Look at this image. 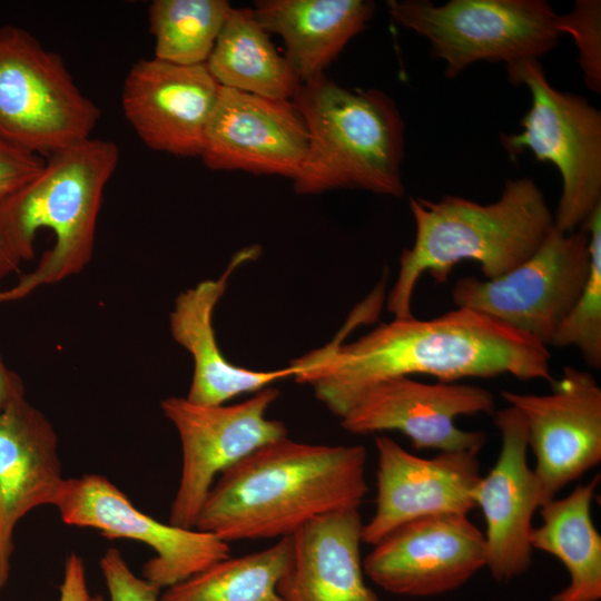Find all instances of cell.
Returning a JSON list of instances; mask_svg holds the SVG:
<instances>
[{"label": "cell", "instance_id": "6da1fadb", "mask_svg": "<svg viewBox=\"0 0 601 601\" xmlns=\"http://www.w3.org/2000/svg\"><path fill=\"white\" fill-rule=\"evenodd\" d=\"M342 337L292 362L294 378L309 384L339 418L367 388L395 377L428 375L453 383L510 374L521 381L555 380L545 345L469 308L430 319L393 318L344 345Z\"/></svg>", "mask_w": 601, "mask_h": 601}, {"label": "cell", "instance_id": "7a4b0ae2", "mask_svg": "<svg viewBox=\"0 0 601 601\" xmlns=\"http://www.w3.org/2000/svg\"><path fill=\"white\" fill-rule=\"evenodd\" d=\"M366 462L363 445L269 442L219 474L195 529L228 543L289 538L315 518L358 510Z\"/></svg>", "mask_w": 601, "mask_h": 601}, {"label": "cell", "instance_id": "3957f363", "mask_svg": "<svg viewBox=\"0 0 601 601\" xmlns=\"http://www.w3.org/2000/svg\"><path fill=\"white\" fill-rule=\"evenodd\" d=\"M410 209L414 243L401 254L387 297L394 318L413 316V293L423 274L445 283L460 262L473 260L486 279L496 278L530 257L554 226L543 193L528 177L508 179L500 197L489 204L453 195L439 200L411 197Z\"/></svg>", "mask_w": 601, "mask_h": 601}, {"label": "cell", "instance_id": "277c9868", "mask_svg": "<svg viewBox=\"0 0 601 601\" xmlns=\"http://www.w3.org/2000/svg\"><path fill=\"white\" fill-rule=\"evenodd\" d=\"M118 160L115 142L87 138L50 155L40 173L0 205V226L22 260L33 258L39 229L55 237L32 272L0 289V304L22 299L89 264L104 190Z\"/></svg>", "mask_w": 601, "mask_h": 601}, {"label": "cell", "instance_id": "5b68a950", "mask_svg": "<svg viewBox=\"0 0 601 601\" xmlns=\"http://www.w3.org/2000/svg\"><path fill=\"white\" fill-rule=\"evenodd\" d=\"M292 101L308 131L293 179L300 195L349 188L402 197L404 121L378 89H348L322 75L300 83Z\"/></svg>", "mask_w": 601, "mask_h": 601}, {"label": "cell", "instance_id": "8992f818", "mask_svg": "<svg viewBox=\"0 0 601 601\" xmlns=\"http://www.w3.org/2000/svg\"><path fill=\"white\" fill-rule=\"evenodd\" d=\"M509 81L525 86L531 106L521 131L503 135L510 156L531 151L549 161L561 176L554 226L564 233L582 228L601 205V112L583 96L561 91L548 80L539 59L505 66Z\"/></svg>", "mask_w": 601, "mask_h": 601}, {"label": "cell", "instance_id": "52a82bcc", "mask_svg": "<svg viewBox=\"0 0 601 601\" xmlns=\"http://www.w3.org/2000/svg\"><path fill=\"white\" fill-rule=\"evenodd\" d=\"M391 17L428 40L454 78L477 61L505 66L539 59L560 37L558 14L544 0H390Z\"/></svg>", "mask_w": 601, "mask_h": 601}, {"label": "cell", "instance_id": "ba28073f", "mask_svg": "<svg viewBox=\"0 0 601 601\" xmlns=\"http://www.w3.org/2000/svg\"><path fill=\"white\" fill-rule=\"evenodd\" d=\"M99 117L58 53L21 28H0V140L50 156L90 138Z\"/></svg>", "mask_w": 601, "mask_h": 601}, {"label": "cell", "instance_id": "9c48e42d", "mask_svg": "<svg viewBox=\"0 0 601 601\" xmlns=\"http://www.w3.org/2000/svg\"><path fill=\"white\" fill-rule=\"evenodd\" d=\"M589 270L588 231L564 233L553 226L523 263L492 279L460 278L451 297L455 307L484 314L548 347L578 299Z\"/></svg>", "mask_w": 601, "mask_h": 601}, {"label": "cell", "instance_id": "30bf717a", "mask_svg": "<svg viewBox=\"0 0 601 601\" xmlns=\"http://www.w3.org/2000/svg\"><path fill=\"white\" fill-rule=\"evenodd\" d=\"M278 396L279 391L268 386L234 405H199L178 396L160 402L181 444V472L170 524L195 529L216 477L260 446L287 436L282 421L266 416Z\"/></svg>", "mask_w": 601, "mask_h": 601}, {"label": "cell", "instance_id": "8fae6325", "mask_svg": "<svg viewBox=\"0 0 601 601\" xmlns=\"http://www.w3.org/2000/svg\"><path fill=\"white\" fill-rule=\"evenodd\" d=\"M55 506L67 525L91 528L108 539H131L148 545L155 556L144 564L142 578L158 590L230 556L228 542L205 531L152 519L100 474L66 479Z\"/></svg>", "mask_w": 601, "mask_h": 601}, {"label": "cell", "instance_id": "7c38bea8", "mask_svg": "<svg viewBox=\"0 0 601 601\" xmlns=\"http://www.w3.org/2000/svg\"><path fill=\"white\" fill-rule=\"evenodd\" d=\"M551 386L543 395L501 392L523 418L541 506L601 461V387L594 376L565 366Z\"/></svg>", "mask_w": 601, "mask_h": 601}, {"label": "cell", "instance_id": "4fadbf2b", "mask_svg": "<svg viewBox=\"0 0 601 601\" xmlns=\"http://www.w3.org/2000/svg\"><path fill=\"white\" fill-rule=\"evenodd\" d=\"M494 413V395L484 387L395 377L361 394L341 417V425L359 435L398 431L416 450L480 451L486 441L485 433L462 430L455 420Z\"/></svg>", "mask_w": 601, "mask_h": 601}, {"label": "cell", "instance_id": "5bb4252c", "mask_svg": "<svg viewBox=\"0 0 601 601\" xmlns=\"http://www.w3.org/2000/svg\"><path fill=\"white\" fill-rule=\"evenodd\" d=\"M484 566V533L466 514L407 522L374 544L363 560L365 575L376 585L406 597L451 592Z\"/></svg>", "mask_w": 601, "mask_h": 601}, {"label": "cell", "instance_id": "9a60e30c", "mask_svg": "<svg viewBox=\"0 0 601 601\" xmlns=\"http://www.w3.org/2000/svg\"><path fill=\"white\" fill-rule=\"evenodd\" d=\"M376 508L363 524L362 541L374 545L396 528L431 515L469 514L476 508L480 451H443L431 459L414 455L396 441L375 437Z\"/></svg>", "mask_w": 601, "mask_h": 601}, {"label": "cell", "instance_id": "2e32d148", "mask_svg": "<svg viewBox=\"0 0 601 601\" xmlns=\"http://www.w3.org/2000/svg\"><path fill=\"white\" fill-rule=\"evenodd\" d=\"M307 148L308 131L292 100L220 86L199 157L213 170H243L293 180Z\"/></svg>", "mask_w": 601, "mask_h": 601}, {"label": "cell", "instance_id": "e0dca14e", "mask_svg": "<svg viewBox=\"0 0 601 601\" xmlns=\"http://www.w3.org/2000/svg\"><path fill=\"white\" fill-rule=\"evenodd\" d=\"M219 89L206 63L181 66L154 57L130 68L121 105L147 147L179 157H199Z\"/></svg>", "mask_w": 601, "mask_h": 601}, {"label": "cell", "instance_id": "ac0fdd59", "mask_svg": "<svg viewBox=\"0 0 601 601\" xmlns=\"http://www.w3.org/2000/svg\"><path fill=\"white\" fill-rule=\"evenodd\" d=\"M501 450L493 467L473 491L485 520L486 566L497 582L524 573L532 562L534 512L541 506L534 471L528 463V437L520 412L509 405L495 413Z\"/></svg>", "mask_w": 601, "mask_h": 601}, {"label": "cell", "instance_id": "d6986e66", "mask_svg": "<svg viewBox=\"0 0 601 601\" xmlns=\"http://www.w3.org/2000/svg\"><path fill=\"white\" fill-rule=\"evenodd\" d=\"M66 479L58 436L24 396L0 413V588L9 578L18 522L42 505H56Z\"/></svg>", "mask_w": 601, "mask_h": 601}, {"label": "cell", "instance_id": "ffe728a7", "mask_svg": "<svg viewBox=\"0 0 601 601\" xmlns=\"http://www.w3.org/2000/svg\"><path fill=\"white\" fill-rule=\"evenodd\" d=\"M259 255L257 246L235 254L217 279H206L181 292L170 313L173 338L193 357L194 373L186 398L199 405H223L246 393H256L273 383L293 376L295 367L255 371L234 365L221 353L216 341L213 314L229 278L242 264Z\"/></svg>", "mask_w": 601, "mask_h": 601}, {"label": "cell", "instance_id": "44dd1931", "mask_svg": "<svg viewBox=\"0 0 601 601\" xmlns=\"http://www.w3.org/2000/svg\"><path fill=\"white\" fill-rule=\"evenodd\" d=\"M358 510L313 519L292 536V555L277 591L284 601H382L365 583Z\"/></svg>", "mask_w": 601, "mask_h": 601}, {"label": "cell", "instance_id": "7402d4cb", "mask_svg": "<svg viewBox=\"0 0 601 601\" xmlns=\"http://www.w3.org/2000/svg\"><path fill=\"white\" fill-rule=\"evenodd\" d=\"M368 0H260L254 16L285 42V58L300 82L325 75L352 38L374 16Z\"/></svg>", "mask_w": 601, "mask_h": 601}, {"label": "cell", "instance_id": "603a6c76", "mask_svg": "<svg viewBox=\"0 0 601 601\" xmlns=\"http://www.w3.org/2000/svg\"><path fill=\"white\" fill-rule=\"evenodd\" d=\"M598 483L599 475L540 508L542 522L532 530L531 546L559 559L569 573L568 585L552 601L601 599V535L591 516Z\"/></svg>", "mask_w": 601, "mask_h": 601}, {"label": "cell", "instance_id": "cb8c5ba5", "mask_svg": "<svg viewBox=\"0 0 601 601\" xmlns=\"http://www.w3.org/2000/svg\"><path fill=\"white\" fill-rule=\"evenodd\" d=\"M206 67L226 88L292 100L300 80L250 8H231Z\"/></svg>", "mask_w": 601, "mask_h": 601}, {"label": "cell", "instance_id": "d4e9b609", "mask_svg": "<svg viewBox=\"0 0 601 601\" xmlns=\"http://www.w3.org/2000/svg\"><path fill=\"white\" fill-rule=\"evenodd\" d=\"M292 555V539L238 558L224 559L171 585L159 601H284L277 591Z\"/></svg>", "mask_w": 601, "mask_h": 601}, {"label": "cell", "instance_id": "484cf974", "mask_svg": "<svg viewBox=\"0 0 601 601\" xmlns=\"http://www.w3.org/2000/svg\"><path fill=\"white\" fill-rule=\"evenodd\" d=\"M225 0H155L149 6L155 58L205 65L231 10Z\"/></svg>", "mask_w": 601, "mask_h": 601}, {"label": "cell", "instance_id": "4316f807", "mask_svg": "<svg viewBox=\"0 0 601 601\" xmlns=\"http://www.w3.org/2000/svg\"><path fill=\"white\" fill-rule=\"evenodd\" d=\"M589 234L590 270L571 311L558 328L551 346L574 347L585 363L601 367V205L582 226Z\"/></svg>", "mask_w": 601, "mask_h": 601}, {"label": "cell", "instance_id": "83f0119b", "mask_svg": "<svg viewBox=\"0 0 601 601\" xmlns=\"http://www.w3.org/2000/svg\"><path fill=\"white\" fill-rule=\"evenodd\" d=\"M556 28L570 35L578 50V63L591 91L601 92V1L577 0L570 12L558 14Z\"/></svg>", "mask_w": 601, "mask_h": 601}, {"label": "cell", "instance_id": "f1b7e54d", "mask_svg": "<svg viewBox=\"0 0 601 601\" xmlns=\"http://www.w3.org/2000/svg\"><path fill=\"white\" fill-rule=\"evenodd\" d=\"M100 569L109 594L108 601H159L160 590L142 577H137L117 548H109L104 553Z\"/></svg>", "mask_w": 601, "mask_h": 601}, {"label": "cell", "instance_id": "f546056e", "mask_svg": "<svg viewBox=\"0 0 601 601\" xmlns=\"http://www.w3.org/2000/svg\"><path fill=\"white\" fill-rule=\"evenodd\" d=\"M43 157L0 140V205L37 176Z\"/></svg>", "mask_w": 601, "mask_h": 601}, {"label": "cell", "instance_id": "4dcf8cb0", "mask_svg": "<svg viewBox=\"0 0 601 601\" xmlns=\"http://www.w3.org/2000/svg\"><path fill=\"white\" fill-rule=\"evenodd\" d=\"M59 591V601H92L88 591L83 560L76 552H71L66 559Z\"/></svg>", "mask_w": 601, "mask_h": 601}, {"label": "cell", "instance_id": "1f68e13d", "mask_svg": "<svg viewBox=\"0 0 601 601\" xmlns=\"http://www.w3.org/2000/svg\"><path fill=\"white\" fill-rule=\"evenodd\" d=\"M24 396L21 377L10 370L0 353V413L14 400Z\"/></svg>", "mask_w": 601, "mask_h": 601}, {"label": "cell", "instance_id": "d6a6232c", "mask_svg": "<svg viewBox=\"0 0 601 601\" xmlns=\"http://www.w3.org/2000/svg\"><path fill=\"white\" fill-rule=\"evenodd\" d=\"M22 262L0 226V277L16 272Z\"/></svg>", "mask_w": 601, "mask_h": 601}]
</instances>
